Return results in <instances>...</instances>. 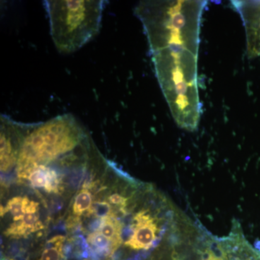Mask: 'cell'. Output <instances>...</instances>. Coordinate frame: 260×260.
I'll use <instances>...</instances> for the list:
<instances>
[{"mask_svg":"<svg viewBox=\"0 0 260 260\" xmlns=\"http://www.w3.org/2000/svg\"><path fill=\"white\" fill-rule=\"evenodd\" d=\"M66 238L63 236L53 237L46 245L39 260H63V246Z\"/></svg>","mask_w":260,"mask_h":260,"instance_id":"6","label":"cell"},{"mask_svg":"<svg viewBox=\"0 0 260 260\" xmlns=\"http://www.w3.org/2000/svg\"><path fill=\"white\" fill-rule=\"evenodd\" d=\"M105 2L101 0H47L50 34L58 51H78L97 35Z\"/></svg>","mask_w":260,"mask_h":260,"instance_id":"2","label":"cell"},{"mask_svg":"<svg viewBox=\"0 0 260 260\" xmlns=\"http://www.w3.org/2000/svg\"><path fill=\"white\" fill-rule=\"evenodd\" d=\"M87 242L90 246L92 252L100 257L110 258L118 249L109 239L99 232L89 234Z\"/></svg>","mask_w":260,"mask_h":260,"instance_id":"5","label":"cell"},{"mask_svg":"<svg viewBox=\"0 0 260 260\" xmlns=\"http://www.w3.org/2000/svg\"><path fill=\"white\" fill-rule=\"evenodd\" d=\"M108 202L110 204L114 205V206L119 207V208H126V206H127L129 199L126 198L123 195H120L118 194V193H114V194L109 195L108 197Z\"/></svg>","mask_w":260,"mask_h":260,"instance_id":"9","label":"cell"},{"mask_svg":"<svg viewBox=\"0 0 260 260\" xmlns=\"http://www.w3.org/2000/svg\"><path fill=\"white\" fill-rule=\"evenodd\" d=\"M23 198L21 197H15L10 200L6 208H3V209L1 208L2 216L8 212H10L15 221H20L23 220L25 216L23 210Z\"/></svg>","mask_w":260,"mask_h":260,"instance_id":"8","label":"cell"},{"mask_svg":"<svg viewBox=\"0 0 260 260\" xmlns=\"http://www.w3.org/2000/svg\"><path fill=\"white\" fill-rule=\"evenodd\" d=\"M10 260H13V259H10Z\"/></svg>","mask_w":260,"mask_h":260,"instance_id":"11","label":"cell"},{"mask_svg":"<svg viewBox=\"0 0 260 260\" xmlns=\"http://www.w3.org/2000/svg\"><path fill=\"white\" fill-rule=\"evenodd\" d=\"M204 260H223L221 259V258H219L218 256H214L213 254H211V255H209L208 256V258H206V259H205Z\"/></svg>","mask_w":260,"mask_h":260,"instance_id":"10","label":"cell"},{"mask_svg":"<svg viewBox=\"0 0 260 260\" xmlns=\"http://www.w3.org/2000/svg\"><path fill=\"white\" fill-rule=\"evenodd\" d=\"M232 4L244 23L248 57L260 56V1L236 0L232 1Z\"/></svg>","mask_w":260,"mask_h":260,"instance_id":"4","label":"cell"},{"mask_svg":"<svg viewBox=\"0 0 260 260\" xmlns=\"http://www.w3.org/2000/svg\"><path fill=\"white\" fill-rule=\"evenodd\" d=\"M93 197L88 189H82L75 197L73 205V213L77 217L87 213L93 206Z\"/></svg>","mask_w":260,"mask_h":260,"instance_id":"7","label":"cell"},{"mask_svg":"<svg viewBox=\"0 0 260 260\" xmlns=\"http://www.w3.org/2000/svg\"><path fill=\"white\" fill-rule=\"evenodd\" d=\"M204 0L142 1L135 15L143 23L159 85L174 120L188 131L201 116L198 58Z\"/></svg>","mask_w":260,"mask_h":260,"instance_id":"1","label":"cell"},{"mask_svg":"<svg viewBox=\"0 0 260 260\" xmlns=\"http://www.w3.org/2000/svg\"><path fill=\"white\" fill-rule=\"evenodd\" d=\"M160 220L154 218L149 210H142L135 214L132 220L134 232L124 245L134 250H148L160 240L165 229L159 226Z\"/></svg>","mask_w":260,"mask_h":260,"instance_id":"3","label":"cell"}]
</instances>
